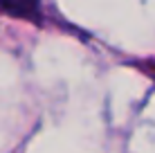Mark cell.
<instances>
[{"mask_svg": "<svg viewBox=\"0 0 155 153\" xmlns=\"http://www.w3.org/2000/svg\"><path fill=\"white\" fill-rule=\"evenodd\" d=\"M0 12L43 25V0H0Z\"/></svg>", "mask_w": 155, "mask_h": 153, "instance_id": "6da1fadb", "label": "cell"}]
</instances>
